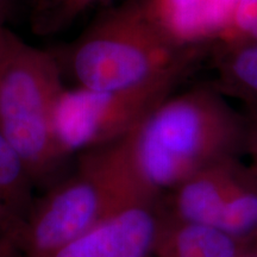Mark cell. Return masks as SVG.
Returning <instances> with one entry per match:
<instances>
[{"label": "cell", "instance_id": "4", "mask_svg": "<svg viewBox=\"0 0 257 257\" xmlns=\"http://www.w3.org/2000/svg\"><path fill=\"white\" fill-rule=\"evenodd\" d=\"M63 89L55 57L10 34L0 59V134L34 181L53 175L66 159L55 128Z\"/></svg>", "mask_w": 257, "mask_h": 257}, {"label": "cell", "instance_id": "13", "mask_svg": "<svg viewBox=\"0 0 257 257\" xmlns=\"http://www.w3.org/2000/svg\"><path fill=\"white\" fill-rule=\"evenodd\" d=\"M16 237L0 238V257H18Z\"/></svg>", "mask_w": 257, "mask_h": 257}, {"label": "cell", "instance_id": "1", "mask_svg": "<svg viewBox=\"0 0 257 257\" xmlns=\"http://www.w3.org/2000/svg\"><path fill=\"white\" fill-rule=\"evenodd\" d=\"M246 120L213 85L173 93L115 141L140 182L160 200L185 180L245 146Z\"/></svg>", "mask_w": 257, "mask_h": 257}, {"label": "cell", "instance_id": "10", "mask_svg": "<svg viewBox=\"0 0 257 257\" xmlns=\"http://www.w3.org/2000/svg\"><path fill=\"white\" fill-rule=\"evenodd\" d=\"M212 85L227 99L257 107V44L216 48Z\"/></svg>", "mask_w": 257, "mask_h": 257}, {"label": "cell", "instance_id": "14", "mask_svg": "<svg viewBox=\"0 0 257 257\" xmlns=\"http://www.w3.org/2000/svg\"><path fill=\"white\" fill-rule=\"evenodd\" d=\"M63 2L67 10H69L73 14H78V12L83 11L91 5L95 4L99 0H63Z\"/></svg>", "mask_w": 257, "mask_h": 257}, {"label": "cell", "instance_id": "3", "mask_svg": "<svg viewBox=\"0 0 257 257\" xmlns=\"http://www.w3.org/2000/svg\"><path fill=\"white\" fill-rule=\"evenodd\" d=\"M159 204L112 142L81 153L75 173L32 206L17 237L18 257H48L130 207Z\"/></svg>", "mask_w": 257, "mask_h": 257}, {"label": "cell", "instance_id": "17", "mask_svg": "<svg viewBox=\"0 0 257 257\" xmlns=\"http://www.w3.org/2000/svg\"><path fill=\"white\" fill-rule=\"evenodd\" d=\"M246 257H257V246L252 248L251 251L248 253V256H246Z\"/></svg>", "mask_w": 257, "mask_h": 257}, {"label": "cell", "instance_id": "18", "mask_svg": "<svg viewBox=\"0 0 257 257\" xmlns=\"http://www.w3.org/2000/svg\"><path fill=\"white\" fill-rule=\"evenodd\" d=\"M154 257H166V256H154Z\"/></svg>", "mask_w": 257, "mask_h": 257}, {"label": "cell", "instance_id": "6", "mask_svg": "<svg viewBox=\"0 0 257 257\" xmlns=\"http://www.w3.org/2000/svg\"><path fill=\"white\" fill-rule=\"evenodd\" d=\"M168 195L166 216L214 226L257 246V179L239 156L201 169Z\"/></svg>", "mask_w": 257, "mask_h": 257}, {"label": "cell", "instance_id": "11", "mask_svg": "<svg viewBox=\"0 0 257 257\" xmlns=\"http://www.w3.org/2000/svg\"><path fill=\"white\" fill-rule=\"evenodd\" d=\"M214 42L216 48L257 44V0H234Z\"/></svg>", "mask_w": 257, "mask_h": 257}, {"label": "cell", "instance_id": "12", "mask_svg": "<svg viewBox=\"0 0 257 257\" xmlns=\"http://www.w3.org/2000/svg\"><path fill=\"white\" fill-rule=\"evenodd\" d=\"M246 131H245V146L244 152L248 153L250 157V167L257 179V107L248 108L245 113Z\"/></svg>", "mask_w": 257, "mask_h": 257}, {"label": "cell", "instance_id": "2", "mask_svg": "<svg viewBox=\"0 0 257 257\" xmlns=\"http://www.w3.org/2000/svg\"><path fill=\"white\" fill-rule=\"evenodd\" d=\"M201 44L187 43L148 0H126L104 12L74 43L70 72L80 87L120 91L193 69Z\"/></svg>", "mask_w": 257, "mask_h": 257}, {"label": "cell", "instance_id": "15", "mask_svg": "<svg viewBox=\"0 0 257 257\" xmlns=\"http://www.w3.org/2000/svg\"><path fill=\"white\" fill-rule=\"evenodd\" d=\"M10 34H11V32L5 30L4 27H3V24H0V59H2L3 54H4V51H5Z\"/></svg>", "mask_w": 257, "mask_h": 257}, {"label": "cell", "instance_id": "5", "mask_svg": "<svg viewBox=\"0 0 257 257\" xmlns=\"http://www.w3.org/2000/svg\"><path fill=\"white\" fill-rule=\"evenodd\" d=\"M191 72L192 69H182L140 87L120 91L64 87L55 115L61 150L68 156L124 137L153 108L172 95Z\"/></svg>", "mask_w": 257, "mask_h": 257}, {"label": "cell", "instance_id": "16", "mask_svg": "<svg viewBox=\"0 0 257 257\" xmlns=\"http://www.w3.org/2000/svg\"><path fill=\"white\" fill-rule=\"evenodd\" d=\"M3 15H4V0H0V24H3Z\"/></svg>", "mask_w": 257, "mask_h": 257}, {"label": "cell", "instance_id": "8", "mask_svg": "<svg viewBox=\"0 0 257 257\" xmlns=\"http://www.w3.org/2000/svg\"><path fill=\"white\" fill-rule=\"evenodd\" d=\"M252 248L255 246L217 227L174 219L163 212L154 256L246 257Z\"/></svg>", "mask_w": 257, "mask_h": 257}, {"label": "cell", "instance_id": "9", "mask_svg": "<svg viewBox=\"0 0 257 257\" xmlns=\"http://www.w3.org/2000/svg\"><path fill=\"white\" fill-rule=\"evenodd\" d=\"M30 173L0 134V238L17 237L31 211Z\"/></svg>", "mask_w": 257, "mask_h": 257}, {"label": "cell", "instance_id": "7", "mask_svg": "<svg viewBox=\"0 0 257 257\" xmlns=\"http://www.w3.org/2000/svg\"><path fill=\"white\" fill-rule=\"evenodd\" d=\"M162 219L157 204L130 207L48 257H152Z\"/></svg>", "mask_w": 257, "mask_h": 257}]
</instances>
